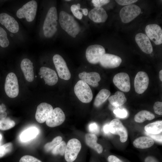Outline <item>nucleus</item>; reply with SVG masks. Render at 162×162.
<instances>
[{"instance_id":"obj_1","label":"nucleus","mask_w":162,"mask_h":162,"mask_svg":"<svg viewBox=\"0 0 162 162\" xmlns=\"http://www.w3.org/2000/svg\"><path fill=\"white\" fill-rule=\"evenodd\" d=\"M59 22L62 28L73 37L75 38L80 31V26L73 17L64 11L60 13Z\"/></svg>"},{"instance_id":"obj_2","label":"nucleus","mask_w":162,"mask_h":162,"mask_svg":"<svg viewBox=\"0 0 162 162\" xmlns=\"http://www.w3.org/2000/svg\"><path fill=\"white\" fill-rule=\"evenodd\" d=\"M57 19L56 8L54 7H51L47 14L43 26L44 34L46 38L52 37L56 32Z\"/></svg>"},{"instance_id":"obj_3","label":"nucleus","mask_w":162,"mask_h":162,"mask_svg":"<svg viewBox=\"0 0 162 162\" xmlns=\"http://www.w3.org/2000/svg\"><path fill=\"white\" fill-rule=\"evenodd\" d=\"M74 90L76 96L82 102L88 103L92 100V91L88 85L83 81H78L74 86Z\"/></svg>"},{"instance_id":"obj_4","label":"nucleus","mask_w":162,"mask_h":162,"mask_svg":"<svg viewBox=\"0 0 162 162\" xmlns=\"http://www.w3.org/2000/svg\"><path fill=\"white\" fill-rule=\"evenodd\" d=\"M37 8V4L35 0H32L24 5L17 11L16 15L19 19L26 18L28 22H31L34 19Z\"/></svg>"},{"instance_id":"obj_5","label":"nucleus","mask_w":162,"mask_h":162,"mask_svg":"<svg viewBox=\"0 0 162 162\" xmlns=\"http://www.w3.org/2000/svg\"><path fill=\"white\" fill-rule=\"evenodd\" d=\"M4 90L7 95L11 98L16 97L19 93V87L17 77L13 72L7 75L4 84Z\"/></svg>"},{"instance_id":"obj_6","label":"nucleus","mask_w":162,"mask_h":162,"mask_svg":"<svg viewBox=\"0 0 162 162\" xmlns=\"http://www.w3.org/2000/svg\"><path fill=\"white\" fill-rule=\"evenodd\" d=\"M81 148L80 142L73 138L68 142L64 154V158L67 162H73L76 158Z\"/></svg>"},{"instance_id":"obj_7","label":"nucleus","mask_w":162,"mask_h":162,"mask_svg":"<svg viewBox=\"0 0 162 162\" xmlns=\"http://www.w3.org/2000/svg\"><path fill=\"white\" fill-rule=\"evenodd\" d=\"M105 53V50L103 46L98 44H94L87 48L86 56L88 62L96 64L99 63L100 58Z\"/></svg>"},{"instance_id":"obj_8","label":"nucleus","mask_w":162,"mask_h":162,"mask_svg":"<svg viewBox=\"0 0 162 162\" xmlns=\"http://www.w3.org/2000/svg\"><path fill=\"white\" fill-rule=\"evenodd\" d=\"M141 12V9L138 6L132 4L125 6L121 9L120 16L122 22L128 23L137 17Z\"/></svg>"},{"instance_id":"obj_9","label":"nucleus","mask_w":162,"mask_h":162,"mask_svg":"<svg viewBox=\"0 0 162 162\" xmlns=\"http://www.w3.org/2000/svg\"><path fill=\"white\" fill-rule=\"evenodd\" d=\"M53 61L59 77L65 80H69L71 74L62 57L59 54H55L53 57Z\"/></svg>"},{"instance_id":"obj_10","label":"nucleus","mask_w":162,"mask_h":162,"mask_svg":"<svg viewBox=\"0 0 162 162\" xmlns=\"http://www.w3.org/2000/svg\"><path fill=\"white\" fill-rule=\"evenodd\" d=\"M109 125L110 132L113 134L119 135L121 142H124L127 140L128 136L127 130L119 119H113Z\"/></svg>"},{"instance_id":"obj_11","label":"nucleus","mask_w":162,"mask_h":162,"mask_svg":"<svg viewBox=\"0 0 162 162\" xmlns=\"http://www.w3.org/2000/svg\"><path fill=\"white\" fill-rule=\"evenodd\" d=\"M64 113L60 108L56 107L49 114L46 121L47 126L54 127L61 124L65 121Z\"/></svg>"},{"instance_id":"obj_12","label":"nucleus","mask_w":162,"mask_h":162,"mask_svg":"<svg viewBox=\"0 0 162 162\" xmlns=\"http://www.w3.org/2000/svg\"><path fill=\"white\" fill-rule=\"evenodd\" d=\"M149 79L147 74L142 71L136 74L134 80V87L136 92L138 94L144 93L147 88Z\"/></svg>"},{"instance_id":"obj_13","label":"nucleus","mask_w":162,"mask_h":162,"mask_svg":"<svg viewBox=\"0 0 162 162\" xmlns=\"http://www.w3.org/2000/svg\"><path fill=\"white\" fill-rule=\"evenodd\" d=\"M147 36L157 45L162 43V30L161 27L156 24H149L145 28Z\"/></svg>"},{"instance_id":"obj_14","label":"nucleus","mask_w":162,"mask_h":162,"mask_svg":"<svg viewBox=\"0 0 162 162\" xmlns=\"http://www.w3.org/2000/svg\"><path fill=\"white\" fill-rule=\"evenodd\" d=\"M113 82L115 86L120 90L126 92L130 91V79L127 73L121 72L116 74L113 78Z\"/></svg>"},{"instance_id":"obj_15","label":"nucleus","mask_w":162,"mask_h":162,"mask_svg":"<svg viewBox=\"0 0 162 162\" xmlns=\"http://www.w3.org/2000/svg\"><path fill=\"white\" fill-rule=\"evenodd\" d=\"M122 62L119 56L111 54L105 53L101 57L99 63L103 67L113 68L118 67Z\"/></svg>"},{"instance_id":"obj_16","label":"nucleus","mask_w":162,"mask_h":162,"mask_svg":"<svg viewBox=\"0 0 162 162\" xmlns=\"http://www.w3.org/2000/svg\"><path fill=\"white\" fill-rule=\"evenodd\" d=\"M53 110L52 106L49 104L43 102L40 104L37 107L35 114L36 121L40 123H44Z\"/></svg>"},{"instance_id":"obj_17","label":"nucleus","mask_w":162,"mask_h":162,"mask_svg":"<svg viewBox=\"0 0 162 162\" xmlns=\"http://www.w3.org/2000/svg\"><path fill=\"white\" fill-rule=\"evenodd\" d=\"M0 23L12 33H16L19 30L18 22L12 16L5 13L0 14Z\"/></svg>"},{"instance_id":"obj_18","label":"nucleus","mask_w":162,"mask_h":162,"mask_svg":"<svg viewBox=\"0 0 162 162\" xmlns=\"http://www.w3.org/2000/svg\"><path fill=\"white\" fill-rule=\"evenodd\" d=\"M39 74L43 78L45 84L53 86L58 82V77L55 70L48 67H41L40 69Z\"/></svg>"},{"instance_id":"obj_19","label":"nucleus","mask_w":162,"mask_h":162,"mask_svg":"<svg viewBox=\"0 0 162 162\" xmlns=\"http://www.w3.org/2000/svg\"><path fill=\"white\" fill-rule=\"evenodd\" d=\"M135 40L141 50L146 53L149 54L153 52L151 43L148 37L143 33H140L135 37Z\"/></svg>"},{"instance_id":"obj_20","label":"nucleus","mask_w":162,"mask_h":162,"mask_svg":"<svg viewBox=\"0 0 162 162\" xmlns=\"http://www.w3.org/2000/svg\"><path fill=\"white\" fill-rule=\"evenodd\" d=\"M79 77L81 80L94 87L98 86V82L101 80L99 74L94 72L87 73L83 71L79 74Z\"/></svg>"},{"instance_id":"obj_21","label":"nucleus","mask_w":162,"mask_h":162,"mask_svg":"<svg viewBox=\"0 0 162 162\" xmlns=\"http://www.w3.org/2000/svg\"><path fill=\"white\" fill-rule=\"evenodd\" d=\"M89 18L96 23L104 22L107 20L108 15L105 10L102 7H95L88 13Z\"/></svg>"},{"instance_id":"obj_22","label":"nucleus","mask_w":162,"mask_h":162,"mask_svg":"<svg viewBox=\"0 0 162 162\" xmlns=\"http://www.w3.org/2000/svg\"><path fill=\"white\" fill-rule=\"evenodd\" d=\"M20 67L26 79L29 82L33 81L34 77L32 62L28 58H24L21 62Z\"/></svg>"},{"instance_id":"obj_23","label":"nucleus","mask_w":162,"mask_h":162,"mask_svg":"<svg viewBox=\"0 0 162 162\" xmlns=\"http://www.w3.org/2000/svg\"><path fill=\"white\" fill-rule=\"evenodd\" d=\"M85 138L86 143L88 146L98 154L102 152L103 147L101 145L97 143L98 138L95 134L87 133L86 134Z\"/></svg>"},{"instance_id":"obj_24","label":"nucleus","mask_w":162,"mask_h":162,"mask_svg":"<svg viewBox=\"0 0 162 162\" xmlns=\"http://www.w3.org/2000/svg\"><path fill=\"white\" fill-rule=\"evenodd\" d=\"M154 142L151 138L145 136L139 137L136 139L133 142L135 147L140 149L149 148L154 144Z\"/></svg>"},{"instance_id":"obj_25","label":"nucleus","mask_w":162,"mask_h":162,"mask_svg":"<svg viewBox=\"0 0 162 162\" xmlns=\"http://www.w3.org/2000/svg\"><path fill=\"white\" fill-rule=\"evenodd\" d=\"M38 134V128L35 127H32L22 131L20 135V139L22 142H27L35 138Z\"/></svg>"},{"instance_id":"obj_26","label":"nucleus","mask_w":162,"mask_h":162,"mask_svg":"<svg viewBox=\"0 0 162 162\" xmlns=\"http://www.w3.org/2000/svg\"><path fill=\"white\" fill-rule=\"evenodd\" d=\"M110 103L115 106H119L123 105L126 101L127 98L123 93L117 91L115 94L108 98Z\"/></svg>"},{"instance_id":"obj_27","label":"nucleus","mask_w":162,"mask_h":162,"mask_svg":"<svg viewBox=\"0 0 162 162\" xmlns=\"http://www.w3.org/2000/svg\"><path fill=\"white\" fill-rule=\"evenodd\" d=\"M144 129L149 134H159L162 131V121H157L149 123L145 127Z\"/></svg>"},{"instance_id":"obj_28","label":"nucleus","mask_w":162,"mask_h":162,"mask_svg":"<svg viewBox=\"0 0 162 162\" xmlns=\"http://www.w3.org/2000/svg\"><path fill=\"white\" fill-rule=\"evenodd\" d=\"M110 94V92L108 89H103L101 90L95 98L94 105L96 107L100 106L108 98Z\"/></svg>"},{"instance_id":"obj_29","label":"nucleus","mask_w":162,"mask_h":162,"mask_svg":"<svg viewBox=\"0 0 162 162\" xmlns=\"http://www.w3.org/2000/svg\"><path fill=\"white\" fill-rule=\"evenodd\" d=\"M155 118L154 115L151 112L143 110L138 112L134 116V120L137 123L143 122L146 120H151Z\"/></svg>"},{"instance_id":"obj_30","label":"nucleus","mask_w":162,"mask_h":162,"mask_svg":"<svg viewBox=\"0 0 162 162\" xmlns=\"http://www.w3.org/2000/svg\"><path fill=\"white\" fill-rule=\"evenodd\" d=\"M15 125V122L8 117L0 119V130H9Z\"/></svg>"},{"instance_id":"obj_31","label":"nucleus","mask_w":162,"mask_h":162,"mask_svg":"<svg viewBox=\"0 0 162 162\" xmlns=\"http://www.w3.org/2000/svg\"><path fill=\"white\" fill-rule=\"evenodd\" d=\"M62 140V138L61 136H56L53 139L52 142H48L45 145V150L47 152L52 151Z\"/></svg>"},{"instance_id":"obj_32","label":"nucleus","mask_w":162,"mask_h":162,"mask_svg":"<svg viewBox=\"0 0 162 162\" xmlns=\"http://www.w3.org/2000/svg\"><path fill=\"white\" fill-rule=\"evenodd\" d=\"M67 145L66 142L62 141L52 151V154L55 155L60 154L63 156L64 154Z\"/></svg>"},{"instance_id":"obj_33","label":"nucleus","mask_w":162,"mask_h":162,"mask_svg":"<svg viewBox=\"0 0 162 162\" xmlns=\"http://www.w3.org/2000/svg\"><path fill=\"white\" fill-rule=\"evenodd\" d=\"M9 44L7 34L5 30L0 26V46L2 47H7Z\"/></svg>"},{"instance_id":"obj_34","label":"nucleus","mask_w":162,"mask_h":162,"mask_svg":"<svg viewBox=\"0 0 162 162\" xmlns=\"http://www.w3.org/2000/svg\"><path fill=\"white\" fill-rule=\"evenodd\" d=\"M13 148V144L11 142L6 143L0 146V158L4 156L7 153L11 151Z\"/></svg>"},{"instance_id":"obj_35","label":"nucleus","mask_w":162,"mask_h":162,"mask_svg":"<svg viewBox=\"0 0 162 162\" xmlns=\"http://www.w3.org/2000/svg\"><path fill=\"white\" fill-rule=\"evenodd\" d=\"M80 4L78 3L77 4H74L72 5L70 7L71 11L74 16L78 19L81 20L82 17V14L80 11L81 9L80 8Z\"/></svg>"},{"instance_id":"obj_36","label":"nucleus","mask_w":162,"mask_h":162,"mask_svg":"<svg viewBox=\"0 0 162 162\" xmlns=\"http://www.w3.org/2000/svg\"><path fill=\"white\" fill-rule=\"evenodd\" d=\"M19 162H42L37 158L31 155H26L20 159Z\"/></svg>"},{"instance_id":"obj_37","label":"nucleus","mask_w":162,"mask_h":162,"mask_svg":"<svg viewBox=\"0 0 162 162\" xmlns=\"http://www.w3.org/2000/svg\"><path fill=\"white\" fill-rule=\"evenodd\" d=\"M153 109L155 113L159 115H162V103L157 101L155 103Z\"/></svg>"},{"instance_id":"obj_38","label":"nucleus","mask_w":162,"mask_h":162,"mask_svg":"<svg viewBox=\"0 0 162 162\" xmlns=\"http://www.w3.org/2000/svg\"><path fill=\"white\" fill-rule=\"evenodd\" d=\"M110 1L108 0H92V2L95 7H101L102 6L108 4Z\"/></svg>"},{"instance_id":"obj_39","label":"nucleus","mask_w":162,"mask_h":162,"mask_svg":"<svg viewBox=\"0 0 162 162\" xmlns=\"http://www.w3.org/2000/svg\"><path fill=\"white\" fill-rule=\"evenodd\" d=\"M114 113L118 117L124 118L127 116V112L124 109H118L114 111Z\"/></svg>"},{"instance_id":"obj_40","label":"nucleus","mask_w":162,"mask_h":162,"mask_svg":"<svg viewBox=\"0 0 162 162\" xmlns=\"http://www.w3.org/2000/svg\"><path fill=\"white\" fill-rule=\"evenodd\" d=\"M146 135L155 141L162 143V132L158 134H152L146 132Z\"/></svg>"},{"instance_id":"obj_41","label":"nucleus","mask_w":162,"mask_h":162,"mask_svg":"<svg viewBox=\"0 0 162 162\" xmlns=\"http://www.w3.org/2000/svg\"><path fill=\"white\" fill-rule=\"evenodd\" d=\"M88 130L92 134L97 133L99 131V127L98 124L95 123H90L88 125Z\"/></svg>"},{"instance_id":"obj_42","label":"nucleus","mask_w":162,"mask_h":162,"mask_svg":"<svg viewBox=\"0 0 162 162\" xmlns=\"http://www.w3.org/2000/svg\"><path fill=\"white\" fill-rule=\"evenodd\" d=\"M136 0H116L115 1L119 4L121 5H128L132 4L136 2Z\"/></svg>"},{"instance_id":"obj_43","label":"nucleus","mask_w":162,"mask_h":162,"mask_svg":"<svg viewBox=\"0 0 162 162\" xmlns=\"http://www.w3.org/2000/svg\"><path fill=\"white\" fill-rule=\"evenodd\" d=\"M6 107L5 105L3 103L0 104V119L7 117V113L6 112Z\"/></svg>"},{"instance_id":"obj_44","label":"nucleus","mask_w":162,"mask_h":162,"mask_svg":"<svg viewBox=\"0 0 162 162\" xmlns=\"http://www.w3.org/2000/svg\"><path fill=\"white\" fill-rule=\"evenodd\" d=\"M107 160L108 162H124L117 157L114 155L109 156L107 158Z\"/></svg>"},{"instance_id":"obj_45","label":"nucleus","mask_w":162,"mask_h":162,"mask_svg":"<svg viewBox=\"0 0 162 162\" xmlns=\"http://www.w3.org/2000/svg\"><path fill=\"white\" fill-rule=\"evenodd\" d=\"M144 162H159L155 157L152 156H148L145 159Z\"/></svg>"},{"instance_id":"obj_46","label":"nucleus","mask_w":162,"mask_h":162,"mask_svg":"<svg viewBox=\"0 0 162 162\" xmlns=\"http://www.w3.org/2000/svg\"><path fill=\"white\" fill-rule=\"evenodd\" d=\"M103 130L106 134H108L110 132L109 124H106L104 126Z\"/></svg>"},{"instance_id":"obj_47","label":"nucleus","mask_w":162,"mask_h":162,"mask_svg":"<svg viewBox=\"0 0 162 162\" xmlns=\"http://www.w3.org/2000/svg\"><path fill=\"white\" fill-rule=\"evenodd\" d=\"M82 13L85 16H87L88 14V10L87 8H84L81 9Z\"/></svg>"},{"instance_id":"obj_48","label":"nucleus","mask_w":162,"mask_h":162,"mask_svg":"<svg viewBox=\"0 0 162 162\" xmlns=\"http://www.w3.org/2000/svg\"><path fill=\"white\" fill-rule=\"evenodd\" d=\"M159 77L160 80L162 81V70H161L159 72Z\"/></svg>"},{"instance_id":"obj_49","label":"nucleus","mask_w":162,"mask_h":162,"mask_svg":"<svg viewBox=\"0 0 162 162\" xmlns=\"http://www.w3.org/2000/svg\"><path fill=\"white\" fill-rule=\"evenodd\" d=\"M2 134L1 133H0V141L2 140Z\"/></svg>"},{"instance_id":"obj_50","label":"nucleus","mask_w":162,"mask_h":162,"mask_svg":"<svg viewBox=\"0 0 162 162\" xmlns=\"http://www.w3.org/2000/svg\"><path fill=\"white\" fill-rule=\"evenodd\" d=\"M65 1H70V0H65Z\"/></svg>"},{"instance_id":"obj_51","label":"nucleus","mask_w":162,"mask_h":162,"mask_svg":"<svg viewBox=\"0 0 162 162\" xmlns=\"http://www.w3.org/2000/svg\"><path fill=\"white\" fill-rule=\"evenodd\" d=\"M40 77H41V78H43V77H42V76H41Z\"/></svg>"},{"instance_id":"obj_52","label":"nucleus","mask_w":162,"mask_h":162,"mask_svg":"<svg viewBox=\"0 0 162 162\" xmlns=\"http://www.w3.org/2000/svg\"></svg>"}]
</instances>
